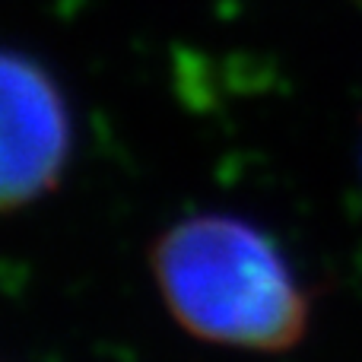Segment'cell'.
<instances>
[{"instance_id":"cell-2","label":"cell","mask_w":362,"mask_h":362,"mask_svg":"<svg viewBox=\"0 0 362 362\" xmlns=\"http://www.w3.org/2000/svg\"><path fill=\"white\" fill-rule=\"evenodd\" d=\"M74 156V115L61 83L16 48H0V213L48 197Z\"/></svg>"},{"instance_id":"cell-1","label":"cell","mask_w":362,"mask_h":362,"mask_svg":"<svg viewBox=\"0 0 362 362\" xmlns=\"http://www.w3.org/2000/svg\"><path fill=\"white\" fill-rule=\"evenodd\" d=\"M153 280L191 337L286 353L308 331V293L274 235L235 213H194L153 245Z\"/></svg>"}]
</instances>
